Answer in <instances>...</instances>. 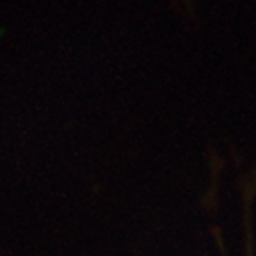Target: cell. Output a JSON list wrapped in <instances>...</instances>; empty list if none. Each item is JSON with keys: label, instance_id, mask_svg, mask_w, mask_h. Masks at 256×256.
Returning a JSON list of instances; mask_svg holds the SVG:
<instances>
[{"label": "cell", "instance_id": "cell-1", "mask_svg": "<svg viewBox=\"0 0 256 256\" xmlns=\"http://www.w3.org/2000/svg\"><path fill=\"white\" fill-rule=\"evenodd\" d=\"M248 208H249V204H246V242H248V256H254L252 254V238H251V230H249Z\"/></svg>", "mask_w": 256, "mask_h": 256}]
</instances>
